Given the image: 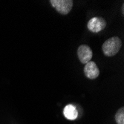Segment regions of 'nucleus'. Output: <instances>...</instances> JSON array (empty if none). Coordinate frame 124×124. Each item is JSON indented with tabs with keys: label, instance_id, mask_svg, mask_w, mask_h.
I'll use <instances>...</instances> for the list:
<instances>
[{
	"label": "nucleus",
	"instance_id": "1",
	"mask_svg": "<svg viewBox=\"0 0 124 124\" xmlns=\"http://www.w3.org/2000/svg\"><path fill=\"white\" fill-rule=\"evenodd\" d=\"M122 46V42L117 37H113L107 39L103 45L102 50L106 57H113L120 51Z\"/></svg>",
	"mask_w": 124,
	"mask_h": 124
},
{
	"label": "nucleus",
	"instance_id": "2",
	"mask_svg": "<svg viewBox=\"0 0 124 124\" xmlns=\"http://www.w3.org/2000/svg\"><path fill=\"white\" fill-rule=\"evenodd\" d=\"M50 2L56 10L62 15L69 14L73 7L72 0H51Z\"/></svg>",
	"mask_w": 124,
	"mask_h": 124
},
{
	"label": "nucleus",
	"instance_id": "3",
	"mask_svg": "<svg viewBox=\"0 0 124 124\" xmlns=\"http://www.w3.org/2000/svg\"><path fill=\"white\" fill-rule=\"evenodd\" d=\"M106 26V22L103 17H93L88 22V29L92 33H98Z\"/></svg>",
	"mask_w": 124,
	"mask_h": 124
},
{
	"label": "nucleus",
	"instance_id": "4",
	"mask_svg": "<svg viewBox=\"0 0 124 124\" xmlns=\"http://www.w3.org/2000/svg\"><path fill=\"white\" fill-rule=\"evenodd\" d=\"M92 50L86 45H82L77 49V56L83 64H86L91 61L92 58Z\"/></svg>",
	"mask_w": 124,
	"mask_h": 124
},
{
	"label": "nucleus",
	"instance_id": "5",
	"mask_svg": "<svg viewBox=\"0 0 124 124\" xmlns=\"http://www.w3.org/2000/svg\"><path fill=\"white\" fill-rule=\"evenodd\" d=\"M83 71L85 76L87 78L90 79V80L96 79L100 74V70L98 67L96 65V63L93 61H90L85 64Z\"/></svg>",
	"mask_w": 124,
	"mask_h": 124
},
{
	"label": "nucleus",
	"instance_id": "6",
	"mask_svg": "<svg viewBox=\"0 0 124 124\" xmlns=\"http://www.w3.org/2000/svg\"><path fill=\"white\" fill-rule=\"evenodd\" d=\"M64 116L69 120H74L78 117V112L76 107L71 104L67 105L63 110Z\"/></svg>",
	"mask_w": 124,
	"mask_h": 124
},
{
	"label": "nucleus",
	"instance_id": "7",
	"mask_svg": "<svg viewBox=\"0 0 124 124\" xmlns=\"http://www.w3.org/2000/svg\"><path fill=\"white\" fill-rule=\"evenodd\" d=\"M115 120L117 124H124V108L121 107L115 114Z\"/></svg>",
	"mask_w": 124,
	"mask_h": 124
},
{
	"label": "nucleus",
	"instance_id": "8",
	"mask_svg": "<svg viewBox=\"0 0 124 124\" xmlns=\"http://www.w3.org/2000/svg\"><path fill=\"white\" fill-rule=\"evenodd\" d=\"M123 8H124V5L123 4V5H122V13H123V14H124V12H123V10H124V9H123Z\"/></svg>",
	"mask_w": 124,
	"mask_h": 124
}]
</instances>
